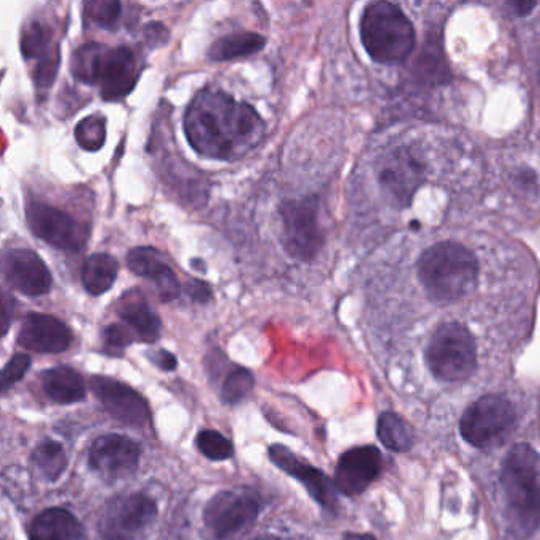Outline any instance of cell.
Wrapping results in <instances>:
<instances>
[{
    "label": "cell",
    "mask_w": 540,
    "mask_h": 540,
    "mask_svg": "<svg viewBox=\"0 0 540 540\" xmlns=\"http://www.w3.org/2000/svg\"><path fill=\"white\" fill-rule=\"evenodd\" d=\"M118 260L110 254H94L84 262L81 270L83 287L92 297H99L113 287L118 278Z\"/></svg>",
    "instance_id": "cell-23"
},
{
    "label": "cell",
    "mask_w": 540,
    "mask_h": 540,
    "mask_svg": "<svg viewBox=\"0 0 540 540\" xmlns=\"http://www.w3.org/2000/svg\"><path fill=\"white\" fill-rule=\"evenodd\" d=\"M167 27L160 23H151L145 27V39L149 46L157 48V46L165 45L168 42Z\"/></svg>",
    "instance_id": "cell-37"
},
{
    "label": "cell",
    "mask_w": 540,
    "mask_h": 540,
    "mask_svg": "<svg viewBox=\"0 0 540 540\" xmlns=\"http://www.w3.org/2000/svg\"><path fill=\"white\" fill-rule=\"evenodd\" d=\"M84 13L97 26L113 29L121 16V4L118 0H89L84 4Z\"/></svg>",
    "instance_id": "cell-31"
},
{
    "label": "cell",
    "mask_w": 540,
    "mask_h": 540,
    "mask_svg": "<svg viewBox=\"0 0 540 540\" xmlns=\"http://www.w3.org/2000/svg\"><path fill=\"white\" fill-rule=\"evenodd\" d=\"M507 521L517 536L528 537L540 526V455L526 444L507 453L501 471Z\"/></svg>",
    "instance_id": "cell-2"
},
{
    "label": "cell",
    "mask_w": 540,
    "mask_h": 540,
    "mask_svg": "<svg viewBox=\"0 0 540 540\" xmlns=\"http://www.w3.org/2000/svg\"><path fill=\"white\" fill-rule=\"evenodd\" d=\"M8 286L27 297H43L53 286L50 270L32 249H10L4 255Z\"/></svg>",
    "instance_id": "cell-12"
},
{
    "label": "cell",
    "mask_w": 540,
    "mask_h": 540,
    "mask_svg": "<svg viewBox=\"0 0 540 540\" xmlns=\"http://www.w3.org/2000/svg\"><path fill=\"white\" fill-rule=\"evenodd\" d=\"M260 499L248 488H235L217 493L203 512L206 531L216 540H224L257 520Z\"/></svg>",
    "instance_id": "cell-8"
},
{
    "label": "cell",
    "mask_w": 540,
    "mask_h": 540,
    "mask_svg": "<svg viewBox=\"0 0 540 540\" xmlns=\"http://www.w3.org/2000/svg\"><path fill=\"white\" fill-rule=\"evenodd\" d=\"M135 335L127 325H108L103 331V341H105V352L111 355H121L126 347L134 343Z\"/></svg>",
    "instance_id": "cell-34"
},
{
    "label": "cell",
    "mask_w": 540,
    "mask_h": 540,
    "mask_svg": "<svg viewBox=\"0 0 540 540\" xmlns=\"http://www.w3.org/2000/svg\"><path fill=\"white\" fill-rule=\"evenodd\" d=\"M141 447L121 434H108L96 439L89 450L92 471L107 482L126 479L137 471Z\"/></svg>",
    "instance_id": "cell-11"
},
{
    "label": "cell",
    "mask_w": 540,
    "mask_h": 540,
    "mask_svg": "<svg viewBox=\"0 0 540 540\" xmlns=\"http://www.w3.org/2000/svg\"><path fill=\"white\" fill-rule=\"evenodd\" d=\"M26 221L37 238L62 251H80L88 241V225L56 206L29 202L26 205Z\"/></svg>",
    "instance_id": "cell-9"
},
{
    "label": "cell",
    "mask_w": 540,
    "mask_h": 540,
    "mask_svg": "<svg viewBox=\"0 0 540 540\" xmlns=\"http://www.w3.org/2000/svg\"><path fill=\"white\" fill-rule=\"evenodd\" d=\"M35 466L39 468L43 476L48 480H56L62 476V472L67 468V457H65L64 447L59 442L46 441L35 449Z\"/></svg>",
    "instance_id": "cell-27"
},
{
    "label": "cell",
    "mask_w": 540,
    "mask_h": 540,
    "mask_svg": "<svg viewBox=\"0 0 540 540\" xmlns=\"http://www.w3.org/2000/svg\"><path fill=\"white\" fill-rule=\"evenodd\" d=\"M426 365L442 382L468 381L477 369L476 341L468 328L457 322L441 325L426 347Z\"/></svg>",
    "instance_id": "cell-5"
},
{
    "label": "cell",
    "mask_w": 540,
    "mask_h": 540,
    "mask_svg": "<svg viewBox=\"0 0 540 540\" xmlns=\"http://www.w3.org/2000/svg\"><path fill=\"white\" fill-rule=\"evenodd\" d=\"M72 331L58 317L31 312L21 325L18 344L40 354H61L72 344Z\"/></svg>",
    "instance_id": "cell-17"
},
{
    "label": "cell",
    "mask_w": 540,
    "mask_h": 540,
    "mask_svg": "<svg viewBox=\"0 0 540 540\" xmlns=\"http://www.w3.org/2000/svg\"><path fill=\"white\" fill-rule=\"evenodd\" d=\"M270 458L282 471L300 480L320 506L327 510H336L338 496L335 482H331L324 472L298 460L284 445H271Z\"/></svg>",
    "instance_id": "cell-18"
},
{
    "label": "cell",
    "mask_w": 540,
    "mask_h": 540,
    "mask_svg": "<svg viewBox=\"0 0 540 540\" xmlns=\"http://www.w3.org/2000/svg\"><path fill=\"white\" fill-rule=\"evenodd\" d=\"M265 130L251 105L236 102L219 89L198 92L184 118L189 145L208 159H240L259 145Z\"/></svg>",
    "instance_id": "cell-1"
},
{
    "label": "cell",
    "mask_w": 540,
    "mask_h": 540,
    "mask_svg": "<svg viewBox=\"0 0 540 540\" xmlns=\"http://www.w3.org/2000/svg\"><path fill=\"white\" fill-rule=\"evenodd\" d=\"M157 506L153 498L143 493L111 499L99 521L103 540H134L156 518Z\"/></svg>",
    "instance_id": "cell-10"
},
{
    "label": "cell",
    "mask_w": 540,
    "mask_h": 540,
    "mask_svg": "<svg viewBox=\"0 0 540 540\" xmlns=\"http://www.w3.org/2000/svg\"><path fill=\"white\" fill-rule=\"evenodd\" d=\"M42 384L46 395L59 404L80 403L86 398L83 377L70 366L48 369L43 373Z\"/></svg>",
    "instance_id": "cell-22"
},
{
    "label": "cell",
    "mask_w": 540,
    "mask_h": 540,
    "mask_svg": "<svg viewBox=\"0 0 540 540\" xmlns=\"http://www.w3.org/2000/svg\"><path fill=\"white\" fill-rule=\"evenodd\" d=\"M381 469L382 455L373 445L347 450L336 466V490L346 496L362 495Z\"/></svg>",
    "instance_id": "cell-14"
},
{
    "label": "cell",
    "mask_w": 540,
    "mask_h": 540,
    "mask_svg": "<svg viewBox=\"0 0 540 540\" xmlns=\"http://www.w3.org/2000/svg\"><path fill=\"white\" fill-rule=\"evenodd\" d=\"M515 426L514 404L504 396L487 395L466 409L460 420V433L476 449H495L510 438Z\"/></svg>",
    "instance_id": "cell-6"
},
{
    "label": "cell",
    "mask_w": 540,
    "mask_h": 540,
    "mask_svg": "<svg viewBox=\"0 0 540 540\" xmlns=\"http://www.w3.org/2000/svg\"><path fill=\"white\" fill-rule=\"evenodd\" d=\"M267 40L255 32H233L216 40L208 50V58L214 62L232 61L236 58H244L251 54L259 53Z\"/></svg>",
    "instance_id": "cell-24"
},
{
    "label": "cell",
    "mask_w": 540,
    "mask_h": 540,
    "mask_svg": "<svg viewBox=\"0 0 540 540\" xmlns=\"http://www.w3.org/2000/svg\"><path fill=\"white\" fill-rule=\"evenodd\" d=\"M184 292L187 293V297L192 298L197 303H208L213 298L211 287L200 279H191L187 282L184 286Z\"/></svg>",
    "instance_id": "cell-36"
},
{
    "label": "cell",
    "mask_w": 540,
    "mask_h": 540,
    "mask_svg": "<svg viewBox=\"0 0 540 540\" xmlns=\"http://www.w3.org/2000/svg\"><path fill=\"white\" fill-rule=\"evenodd\" d=\"M377 436L382 444L392 452H407L414 445L411 426L403 417L393 412H385L377 422Z\"/></svg>",
    "instance_id": "cell-25"
},
{
    "label": "cell",
    "mask_w": 540,
    "mask_h": 540,
    "mask_svg": "<svg viewBox=\"0 0 540 540\" xmlns=\"http://www.w3.org/2000/svg\"><path fill=\"white\" fill-rule=\"evenodd\" d=\"M362 42L374 61L396 64L412 53L415 32L411 21L395 4L376 2L363 13Z\"/></svg>",
    "instance_id": "cell-4"
},
{
    "label": "cell",
    "mask_w": 540,
    "mask_h": 540,
    "mask_svg": "<svg viewBox=\"0 0 540 540\" xmlns=\"http://www.w3.org/2000/svg\"><path fill=\"white\" fill-rule=\"evenodd\" d=\"M140 78V67L134 51L129 46H118L115 50L107 48L100 64V96L108 102L124 99L135 88Z\"/></svg>",
    "instance_id": "cell-15"
},
{
    "label": "cell",
    "mask_w": 540,
    "mask_h": 540,
    "mask_svg": "<svg viewBox=\"0 0 540 540\" xmlns=\"http://www.w3.org/2000/svg\"><path fill=\"white\" fill-rule=\"evenodd\" d=\"M127 267L140 278L154 282L160 301L168 303L181 295L178 276L172 268L168 267L157 249L149 248V246L132 249L127 254Z\"/></svg>",
    "instance_id": "cell-19"
},
{
    "label": "cell",
    "mask_w": 540,
    "mask_h": 540,
    "mask_svg": "<svg viewBox=\"0 0 540 540\" xmlns=\"http://www.w3.org/2000/svg\"><path fill=\"white\" fill-rule=\"evenodd\" d=\"M56 45L51 46L50 34L40 21H32L24 26L23 35H21V53L27 61H32V59L39 61Z\"/></svg>",
    "instance_id": "cell-28"
},
{
    "label": "cell",
    "mask_w": 540,
    "mask_h": 540,
    "mask_svg": "<svg viewBox=\"0 0 540 540\" xmlns=\"http://www.w3.org/2000/svg\"><path fill=\"white\" fill-rule=\"evenodd\" d=\"M197 447L206 458L213 461L229 460L233 455L232 442L224 438L221 433L213 430L198 433Z\"/></svg>",
    "instance_id": "cell-30"
},
{
    "label": "cell",
    "mask_w": 540,
    "mask_h": 540,
    "mask_svg": "<svg viewBox=\"0 0 540 540\" xmlns=\"http://www.w3.org/2000/svg\"><path fill=\"white\" fill-rule=\"evenodd\" d=\"M108 46L100 43H86L73 53L72 69L73 77L84 84H97L99 80L100 64H102L103 54Z\"/></svg>",
    "instance_id": "cell-26"
},
{
    "label": "cell",
    "mask_w": 540,
    "mask_h": 540,
    "mask_svg": "<svg viewBox=\"0 0 540 540\" xmlns=\"http://www.w3.org/2000/svg\"><path fill=\"white\" fill-rule=\"evenodd\" d=\"M344 540H376L373 536H368V534H346Z\"/></svg>",
    "instance_id": "cell-40"
},
{
    "label": "cell",
    "mask_w": 540,
    "mask_h": 540,
    "mask_svg": "<svg viewBox=\"0 0 540 540\" xmlns=\"http://www.w3.org/2000/svg\"><path fill=\"white\" fill-rule=\"evenodd\" d=\"M422 181V164L407 149L393 151L379 170V183L396 205L409 203Z\"/></svg>",
    "instance_id": "cell-16"
},
{
    "label": "cell",
    "mask_w": 540,
    "mask_h": 540,
    "mask_svg": "<svg viewBox=\"0 0 540 540\" xmlns=\"http://www.w3.org/2000/svg\"><path fill=\"white\" fill-rule=\"evenodd\" d=\"M78 146L89 153H97L105 145L107 138V121L100 115L88 116L78 122L75 129Z\"/></svg>",
    "instance_id": "cell-29"
},
{
    "label": "cell",
    "mask_w": 540,
    "mask_h": 540,
    "mask_svg": "<svg viewBox=\"0 0 540 540\" xmlns=\"http://www.w3.org/2000/svg\"><path fill=\"white\" fill-rule=\"evenodd\" d=\"M419 279L426 293L438 301L460 300L474 290L479 276L477 260L458 243H439L419 259Z\"/></svg>",
    "instance_id": "cell-3"
},
{
    "label": "cell",
    "mask_w": 540,
    "mask_h": 540,
    "mask_svg": "<svg viewBox=\"0 0 540 540\" xmlns=\"http://www.w3.org/2000/svg\"><path fill=\"white\" fill-rule=\"evenodd\" d=\"M254 388V376L248 369H235L233 373L229 374L227 381L224 384V390H222V398L225 403H238L243 400L244 396H248Z\"/></svg>",
    "instance_id": "cell-32"
},
{
    "label": "cell",
    "mask_w": 540,
    "mask_h": 540,
    "mask_svg": "<svg viewBox=\"0 0 540 540\" xmlns=\"http://www.w3.org/2000/svg\"><path fill=\"white\" fill-rule=\"evenodd\" d=\"M91 388L105 409L119 422L132 426H145L151 422L148 404L129 385L110 377L94 376Z\"/></svg>",
    "instance_id": "cell-13"
},
{
    "label": "cell",
    "mask_w": 540,
    "mask_h": 540,
    "mask_svg": "<svg viewBox=\"0 0 540 540\" xmlns=\"http://www.w3.org/2000/svg\"><path fill=\"white\" fill-rule=\"evenodd\" d=\"M31 368V357L26 354H16L10 358V362L5 365L4 371H2V387L4 392H7L8 388L13 387L16 382H20L23 379L24 374Z\"/></svg>",
    "instance_id": "cell-35"
},
{
    "label": "cell",
    "mask_w": 540,
    "mask_h": 540,
    "mask_svg": "<svg viewBox=\"0 0 540 540\" xmlns=\"http://www.w3.org/2000/svg\"><path fill=\"white\" fill-rule=\"evenodd\" d=\"M153 362L164 371H173L176 368V358L173 357L167 350H159L157 354L153 355Z\"/></svg>",
    "instance_id": "cell-38"
},
{
    "label": "cell",
    "mask_w": 540,
    "mask_h": 540,
    "mask_svg": "<svg viewBox=\"0 0 540 540\" xmlns=\"http://www.w3.org/2000/svg\"><path fill=\"white\" fill-rule=\"evenodd\" d=\"M10 308L13 309L12 300L8 297L7 292H4V305H2V316H4V333H7L8 324H10Z\"/></svg>",
    "instance_id": "cell-39"
},
{
    "label": "cell",
    "mask_w": 540,
    "mask_h": 540,
    "mask_svg": "<svg viewBox=\"0 0 540 540\" xmlns=\"http://www.w3.org/2000/svg\"><path fill=\"white\" fill-rule=\"evenodd\" d=\"M279 213L282 221V244L287 254L300 262H311L324 246L317 198L306 197L282 203Z\"/></svg>",
    "instance_id": "cell-7"
},
{
    "label": "cell",
    "mask_w": 540,
    "mask_h": 540,
    "mask_svg": "<svg viewBox=\"0 0 540 540\" xmlns=\"http://www.w3.org/2000/svg\"><path fill=\"white\" fill-rule=\"evenodd\" d=\"M59 62H61L59 45L54 46L50 53H46L42 59H39V64L34 72L35 86L39 91H48L53 86L56 75H58Z\"/></svg>",
    "instance_id": "cell-33"
},
{
    "label": "cell",
    "mask_w": 540,
    "mask_h": 540,
    "mask_svg": "<svg viewBox=\"0 0 540 540\" xmlns=\"http://www.w3.org/2000/svg\"><path fill=\"white\" fill-rule=\"evenodd\" d=\"M29 540H86V533L69 510L48 509L35 518Z\"/></svg>",
    "instance_id": "cell-21"
},
{
    "label": "cell",
    "mask_w": 540,
    "mask_h": 540,
    "mask_svg": "<svg viewBox=\"0 0 540 540\" xmlns=\"http://www.w3.org/2000/svg\"><path fill=\"white\" fill-rule=\"evenodd\" d=\"M118 314L124 325L132 330L135 338L141 343H156L160 336V320L156 312L151 311L145 295L132 290V292L122 295L119 301Z\"/></svg>",
    "instance_id": "cell-20"
}]
</instances>
